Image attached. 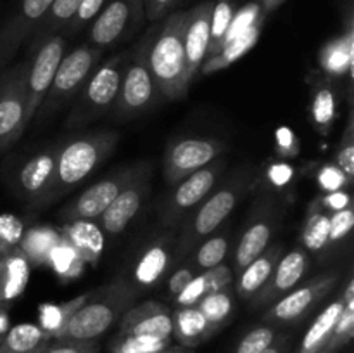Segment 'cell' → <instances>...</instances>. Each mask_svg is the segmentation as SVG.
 <instances>
[{
  "label": "cell",
  "instance_id": "cell-26",
  "mask_svg": "<svg viewBox=\"0 0 354 353\" xmlns=\"http://www.w3.org/2000/svg\"><path fill=\"white\" fill-rule=\"evenodd\" d=\"M30 277V262L19 248H14L0 258V307L7 305L24 293Z\"/></svg>",
  "mask_w": 354,
  "mask_h": 353
},
{
  "label": "cell",
  "instance_id": "cell-45",
  "mask_svg": "<svg viewBox=\"0 0 354 353\" xmlns=\"http://www.w3.org/2000/svg\"><path fill=\"white\" fill-rule=\"evenodd\" d=\"M317 183L324 192H334V190H344L346 187L351 185V180H348V176L341 172L335 163H327V165H322L317 172Z\"/></svg>",
  "mask_w": 354,
  "mask_h": 353
},
{
  "label": "cell",
  "instance_id": "cell-2",
  "mask_svg": "<svg viewBox=\"0 0 354 353\" xmlns=\"http://www.w3.org/2000/svg\"><path fill=\"white\" fill-rule=\"evenodd\" d=\"M187 10H175L156 24L149 45V66L156 85L168 100L182 99L189 92L192 82L187 73L185 48H183V26Z\"/></svg>",
  "mask_w": 354,
  "mask_h": 353
},
{
  "label": "cell",
  "instance_id": "cell-37",
  "mask_svg": "<svg viewBox=\"0 0 354 353\" xmlns=\"http://www.w3.org/2000/svg\"><path fill=\"white\" fill-rule=\"evenodd\" d=\"M88 294L90 293L82 294V296L75 298V300L68 301V303L64 305H44V307H40V324L38 325H40L52 339H55L61 334L64 325L68 324L71 315L85 303Z\"/></svg>",
  "mask_w": 354,
  "mask_h": 353
},
{
  "label": "cell",
  "instance_id": "cell-14",
  "mask_svg": "<svg viewBox=\"0 0 354 353\" xmlns=\"http://www.w3.org/2000/svg\"><path fill=\"white\" fill-rule=\"evenodd\" d=\"M26 71L28 61L0 75V151L10 147L26 132Z\"/></svg>",
  "mask_w": 354,
  "mask_h": 353
},
{
  "label": "cell",
  "instance_id": "cell-16",
  "mask_svg": "<svg viewBox=\"0 0 354 353\" xmlns=\"http://www.w3.org/2000/svg\"><path fill=\"white\" fill-rule=\"evenodd\" d=\"M151 163H138L133 179L123 187L116 199L109 204V208L99 218L104 232H107L109 235H118L128 227V224L137 217V213L147 199L149 192H151Z\"/></svg>",
  "mask_w": 354,
  "mask_h": 353
},
{
  "label": "cell",
  "instance_id": "cell-56",
  "mask_svg": "<svg viewBox=\"0 0 354 353\" xmlns=\"http://www.w3.org/2000/svg\"><path fill=\"white\" fill-rule=\"evenodd\" d=\"M280 3H283V0H259V7H261L263 14L273 12Z\"/></svg>",
  "mask_w": 354,
  "mask_h": 353
},
{
  "label": "cell",
  "instance_id": "cell-47",
  "mask_svg": "<svg viewBox=\"0 0 354 353\" xmlns=\"http://www.w3.org/2000/svg\"><path fill=\"white\" fill-rule=\"evenodd\" d=\"M354 225V213L353 206L346 208V210L335 211L330 213V246L339 244V242L344 241L349 234H351V228Z\"/></svg>",
  "mask_w": 354,
  "mask_h": 353
},
{
  "label": "cell",
  "instance_id": "cell-20",
  "mask_svg": "<svg viewBox=\"0 0 354 353\" xmlns=\"http://www.w3.org/2000/svg\"><path fill=\"white\" fill-rule=\"evenodd\" d=\"M213 7L214 2L207 0L187 10L185 26H183V48H185L187 73H189L190 82L196 80L201 66L207 57Z\"/></svg>",
  "mask_w": 354,
  "mask_h": 353
},
{
  "label": "cell",
  "instance_id": "cell-43",
  "mask_svg": "<svg viewBox=\"0 0 354 353\" xmlns=\"http://www.w3.org/2000/svg\"><path fill=\"white\" fill-rule=\"evenodd\" d=\"M106 2L107 0H83V2L80 3L75 16H73L71 21L68 23V26L64 28V37H73V35L85 30V28L92 23L93 17L100 12V9L106 6Z\"/></svg>",
  "mask_w": 354,
  "mask_h": 353
},
{
  "label": "cell",
  "instance_id": "cell-1",
  "mask_svg": "<svg viewBox=\"0 0 354 353\" xmlns=\"http://www.w3.org/2000/svg\"><path fill=\"white\" fill-rule=\"evenodd\" d=\"M254 179L252 166H241L187 215L182 221V234L178 241L180 255L192 253L201 241L216 232L227 221L245 194L251 190Z\"/></svg>",
  "mask_w": 354,
  "mask_h": 353
},
{
  "label": "cell",
  "instance_id": "cell-9",
  "mask_svg": "<svg viewBox=\"0 0 354 353\" xmlns=\"http://www.w3.org/2000/svg\"><path fill=\"white\" fill-rule=\"evenodd\" d=\"M68 40L64 35H50L30 47L26 71V109H24V127L33 123V118L50 89L57 66L64 57Z\"/></svg>",
  "mask_w": 354,
  "mask_h": 353
},
{
  "label": "cell",
  "instance_id": "cell-13",
  "mask_svg": "<svg viewBox=\"0 0 354 353\" xmlns=\"http://www.w3.org/2000/svg\"><path fill=\"white\" fill-rule=\"evenodd\" d=\"M280 224V211L277 201L272 196L265 194L256 201L249 220L245 224L244 232L239 239L234 251V269L235 275L242 272L254 258H258L270 246L277 227Z\"/></svg>",
  "mask_w": 354,
  "mask_h": 353
},
{
  "label": "cell",
  "instance_id": "cell-54",
  "mask_svg": "<svg viewBox=\"0 0 354 353\" xmlns=\"http://www.w3.org/2000/svg\"><path fill=\"white\" fill-rule=\"evenodd\" d=\"M290 345H292V338L289 334H283L279 332V336L275 338V341L268 346L263 353H289Z\"/></svg>",
  "mask_w": 354,
  "mask_h": 353
},
{
  "label": "cell",
  "instance_id": "cell-58",
  "mask_svg": "<svg viewBox=\"0 0 354 353\" xmlns=\"http://www.w3.org/2000/svg\"><path fill=\"white\" fill-rule=\"evenodd\" d=\"M7 317H6V308L0 307V336L7 331Z\"/></svg>",
  "mask_w": 354,
  "mask_h": 353
},
{
  "label": "cell",
  "instance_id": "cell-3",
  "mask_svg": "<svg viewBox=\"0 0 354 353\" xmlns=\"http://www.w3.org/2000/svg\"><path fill=\"white\" fill-rule=\"evenodd\" d=\"M137 287L127 277H118L95 293H90L55 339H97L102 336L128 308L133 307Z\"/></svg>",
  "mask_w": 354,
  "mask_h": 353
},
{
  "label": "cell",
  "instance_id": "cell-53",
  "mask_svg": "<svg viewBox=\"0 0 354 353\" xmlns=\"http://www.w3.org/2000/svg\"><path fill=\"white\" fill-rule=\"evenodd\" d=\"M277 147L283 156H296L299 152V141L290 128L282 127L277 130Z\"/></svg>",
  "mask_w": 354,
  "mask_h": 353
},
{
  "label": "cell",
  "instance_id": "cell-41",
  "mask_svg": "<svg viewBox=\"0 0 354 353\" xmlns=\"http://www.w3.org/2000/svg\"><path fill=\"white\" fill-rule=\"evenodd\" d=\"M335 165L341 168V172L348 176V180L354 179V120H353V102L349 100L348 123H346L344 134L335 151Z\"/></svg>",
  "mask_w": 354,
  "mask_h": 353
},
{
  "label": "cell",
  "instance_id": "cell-4",
  "mask_svg": "<svg viewBox=\"0 0 354 353\" xmlns=\"http://www.w3.org/2000/svg\"><path fill=\"white\" fill-rule=\"evenodd\" d=\"M120 135L113 130H95L59 144L57 173L52 203L95 172L116 147Z\"/></svg>",
  "mask_w": 354,
  "mask_h": 353
},
{
  "label": "cell",
  "instance_id": "cell-57",
  "mask_svg": "<svg viewBox=\"0 0 354 353\" xmlns=\"http://www.w3.org/2000/svg\"><path fill=\"white\" fill-rule=\"evenodd\" d=\"M156 353H196L194 352V348H187V346H182V345H169L166 346L165 350H159V352Z\"/></svg>",
  "mask_w": 354,
  "mask_h": 353
},
{
  "label": "cell",
  "instance_id": "cell-11",
  "mask_svg": "<svg viewBox=\"0 0 354 353\" xmlns=\"http://www.w3.org/2000/svg\"><path fill=\"white\" fill-rule=\"evenodd\" d=\"M144 17L142 0H107L88 24V44L102 52L114 47L130 38Z\"/></svg>",
  "mask_w": 354,
  "mask_h": 353
},
{
  "label": "cell",
  "instance_id": "cell-60",
  "mask_svg": "<svg viewBox=\"0 0 354 353\" xmlns=\"http://www.w3.org/2000/svg\"><path fill=\"white\" fill-rule=\"evenodd\" d=\"M320 353H337V352H334V350H328V348H324L322 350Z\"/></svg>",
  "mask_w": 354,
  "mask_h": 353
},
{
  "label": "cell",
  "instance_id": "cell-40",
  "mask_svg": "<svg viewBox=\"0 0 354 353\" xmlns=\"http://www.w3.org/2000/svg\"><path fill=\"white\" fill-rule=\"evenodd\" d=\"M279 336V329L275 325L261 324L252 327L251 331L245 332L232 353H263Z\"/></svg>",
  "mask_w": 354,
  "mask_h": 353
},
{
  "label": "cell",
  "instance_id": "cell-30",
  "mask_svg": "<svg viewBox=\"0 0 354 353\" xmlns=\"http://www.w3.org/2000/svg\"><path fill=\"white\" fill-rule=\"evenodd\" d=\"M61 241L62 237L52 227H35L23 232L17 248L31 265H44Z\"/></svg>",
  "mask_w": 354,
  "mask_h": 353
},
{
  "label": "cell",
  "instance_id": "cell-50",
  "mask_svg": "<svg viewBox=\"0 0 354 353\" xmlns=\"http://www.w3.org/2000/svg\"><path fill=\"white\" fill-rule=\"evenodd\" d=\"M197 273H199V270L196 269V265H194L192 262H187V263H183V265H180L168 279V294L169 296L175 298L176 294H178L180 291H182L183 287H185L187 284H189L190 280L197 275Z\"/></svg>",
  "mask_w": 354,
  "mask_h": 353
},
{
  "label": "cell",
  "instance_id": "cell-18",
  "mask_svg": "<svg viewBox=\"0 0 354 353\" xmlns=\"http://www.w3.org/2000/svg\"><path fill=\"white\" fill-rule=\"evenodd\" d=\"M54 0H19L16 9L0 26V69L9 64L23 42L31 37Z\"/></svg>",
  "mask_w": 354,
  "mask_h": 353
},
{
  "label": "cell",
  "instance_id": "cell-24",
  "mask_svg": "<svg viewBox=\"0 0 354 353\" xmlns=\"http://www.w3.org/2000/svg\"><path fill=\"white\" fill-rule=\"evenodd\" d=\"M283 255V248L280 244L268 246L258 258L252 260L244 270L237 275L235 293L241 300L249 301L266 282L275 269L277 262Z\"/></svg>",
  "mask_w": 354,
  "mask_h": 353
},
{
  "label": "cell",
  "instance_id": "cell-19",
  "mask_svg": "<svg viewBox=\"0 0 354 353\" xmlns=\"http://www.w3.org/2000/svg\"><path fill=\"white\" fill-rule=\"evenodd\" d=\"M308 266H310V255L301 246L299 248H294L287 255L280 256L272 275H270L268 282L249 300L251 301V307L258 308L266 307V305L270 307L272 303H275L279 298L292 291L303 280Z\"/></svg>",
  "mask_w": 354,
  "mask_h": 353
},
{
  "label": "cell",
  "instance_id": "cell-10",
  "mask_svg": "<svg viewBox=\"0 0 354 353\" xmlns=\"http://www.w3.org/2000/svg\"><path fill=\"white\" fill-rule=\"evenodd\" d=\"M227 151L228 145L214 137L173 138L162 156V175L169 185H175L185 176L221 158Z\"/></svg>",
  "mask_w": 354,
  "mask_h": 353
},
{
  "label": "cell",
  "instance_id": "cell-48",
  "mask_svg": "<svg viewBox=\"0 0 354 353\" xmlns=\"http://www.w3.org/2000/svg\"><path fill=\"white\" fill-rule=\"evenodd\" d=\"M206 294H207L206 280H204L203 272H199L192 280H190L189 284H187L185 287H183L182 291H180L178 294H176L175 298H173V301H175L176 308L178 307H196V305L199 303V301L203 300Z\"/></svg>",
  "mask_w": 354,
  "mask_h": 353
},
{
  "label": "cell",
  "instance_id": "cell-38",
  "mask_svg": "<svg viewBox=\"0 0 354 353\" xmlns=\"http://www.w3.org/2000/svg\"><path fill=\"white\" fill-rule=\"evenodd\" d=\"M173 343V338H154V336L123 334L118 332L109 341L111 353H156Z\"/></svg>",
  "mask_w": 354,
  "mask_h": 353
},
{
  "label": "cell",
  "instance_id": "cell-6",
  "mask_svg": "<svg viewBox=\"0 0 354 353\" xmlns=\"http://www.w3.org/2000/svg\"><path fill=\"white\" fill-rule=\"evenodd\" d=\"M128 55L130 52H120L97 66L95 71L75 97V104L68 114L66 127L71 130L85 127L90 121L106 116L107 113L113 111L118 92H120L121 80H123L124 66L128 62Z\"/></svg>",
  "mask_w": 354,
  "mask_h": 353
},
{
  "label": "cell",
  "instance_id": "cell-23",
  "mask_svg": "<svg viewBox=\"0 0 354 353\" xmlns=\"http://www.w3.org/2000/svg\"><path fill=\"white\" fill-rule=\"evenodd\" d=\"M322 73L332 80H339L348 76L349 83L353 82V64H354V33L353 24H348L344 35L327 42L322 47L318 55Z\"/></svg>",
  "mask_w": 354,
  "mask_h": 353
},
{
  "label": "cell",
  "instance_id": "cell-46",
  "mask_svg": "<svg viewBox=\"0 0 354 353\" xmlns=\"http://www.w3.org/2000/svg\"><path fill=\"white\" fill-rule=\"evenodd\" d=\"M41 353H100L97 339H52Z\"/></svg>",
  "mask_w": 354,
  "mask_h": 353
},
{
  "label": "cell",
  "instance_id": "cell-7",
  "mask_svg": "<svg viewBox=\"0 0 354 353\" xmlns=\"http://www.w3.org/2000/svg\"><path fill=\"white\" fill-rule=\"evenodd\" d=\"M100 61H102V51L92 47L90 44H83L73 48L71 52H66L33 121H45L61 107H64L69 100L75 99Z\"/></svg>",
  "mask_w": 354,
  "mask_h": 353
},
{
  "label": "cell",
  "instance_id": "cell-39",
  "mask_svg": "<svg viewBox=\"0 0 354 353\" xmlns=\"http://www.w3.org/2000/svg\"><path fill=\"white\" fill-rule=\"evenodd\" d=\"M234 3L228 0L214 2L213 14H211V26H209V48H207V57L216 54L227 40L228 28H230L232 19H234ZM206 57V59H207Z\"/></svg>",
  "mask_w": 354,
  "mask_h": 353
},
{
  "label": "cell",
  "instance_id": "cell-17",
  "mask_svg": "<svg viewBox=\"0 0 354 353\" xmlns=\"http://www.w3.org/2000/svg\"><path fill=\"white\" fill-rule=\"evenodd\" d=\"M59 144L37 152L21 165L16 173V185L24 199L33 206L52 203L57 173Z\"/></svg>",
  "mask_w": 354,
  "mask_h": 353
},
{
  "label": "cell",
  "instance_id": "cell-25",
  "mask_svg": "<svg viewBox=\"0 0 354 353\" xmlns=\"http://www.w3.org/2000/svg\"><path fill=\"white\" fill-rule=\"evenodd\" d=\"M171 338L187 348H196L214 336V331L197 307L175 308L171 311Z\"/></svg>",
  "mask_w": 354,
  "mask_h": 353
},
{
  "label": "cell",
  "instance_id": "cell-21",
  "mask_svg": "<svg viewBox=\"0 0 354 353\" xmlns=\"http://www.w3.org/2000/svg\"><path fill=\"white\" fill-rule=\"evenodd\" d=\"M120 332L123 334L171 338V310L158 301H144L128 308L120 318Z\"/></svg>",
  "mask_w": 354,
  "mask_h": 353
},
{
  "label": "cell",
  "instance_id": "cell-5",
  "mask_svg": "<svg viewBox=\"0 0 354 353\" xmlns=\"http://www.w3.org/2000/svg\"><path fill=\"white\" fill-rule=\"evenodd\" d=\"M154 31L156 24L138 40V44L128 55L116 104L111 111L114 120L121 123L142 116L159 106V102L165 99L159 87L156 85L151 66H149V45H151Z\"/></svg>",
  "mask_w": 354,
  "mask_h": 353
},
{
  "label": "cell",
  "instance_id": "cell-35",
  "mask_svg": "<svg viewBox=\"0 0 354 353\" xmlns=\"http://www.w3.org/2000/svg\"><path fill=\"white\" fill-rule=\"evenodd\" d=\"M83 0H54L48 12L45 14L44 19L37 24V28L31 33V45L50 37V35H57L64 31V28L68 26V23L75 16Z\"/></svg>",
  "mask_w": 354,
  "mask_h": 353
},
{
  "label": "cell",
  "instance_id": "cell-59",
  "mask_svg": "<svg viewBox=\"0 0 354 353\" xmlns=\"http://www.w3.org/2000/svg\"><path fill=\"white\" fill-rule=\"evenodd\" d=\"M48 343H50V341H48ZM48 343H47V345H48ZM47 345H44V346H40V348H37V350H33V352H30V353H41V352H44V350H45V346H47Z\"/></svg>",
  "mask_w": 354,
  "mask_h": 353
},
{
  "label": "cell",
  "instance_id": "cell-51",
  "mask_svg": "<svg viewBox=\"0 0 354 353\" xmlns=\"http://www.w3.org/2000/svg\"><path fill=\"white\" fill-rule=\"evenodd\" d=\"M318 208H322L327 213L346 210L353 204V197L348 190H334V192H325L324 196L315 201Z\"/></svg>",
  "mask_w": 354,
  "mask_h": 353
},
{
  "label": "cell",
  "instance_id": "cell-61",
  "mask_svg": "<svg viewBox=\"0 0 354 353\" xmlns=\"http://www.w3.org/2000/svg\"><path fill=\"white\" fill-rule=\"evenodd\" d=\"M145 2H147V0H142V3H144V6H145Z\"/></svg>",
  "mask_w": 354,
  "mask_h": 353
},
{
  "label": "cell",
  "instance_id": "cell-15",
  "mask_svg": "<svg viewBox=\"0 0 354 353\" xmlns=\"http://www.w3.org/2000/svg\"><path fill=\"white\" fill-rule=\"evenodd\" d=\"M137 168L138 165L124 166V168L107 175L106 179L97 180L95 183L86 187L76 199H73L68 206L62 208L59 218L64 224L99 220L104 211L109 208V204L116 199L118 194L123 190V187L133 179Z\"/></svg>",
  "mask_w": 354,
  "mask_h": 353
},
{
  "label": "cell",
  "instance_id": "cell-28",
  "mask_svg": "<svg viewBox=\"0 0 354 353\" xmlns=\"http://www.w3.org/2000/svg\"><path fill=\"white\" fill-rule=\"evenodd\" d=\"M169 265H171L169 246L166 242H158V244L151 246L135 265L133 284L142 287H154L156 284L165 279Z\"/></svg>",
  "mask_w": 354,
  "mask_h": 353
},
{
  "label": "cell",
  "instance_id": "cell-33",
  "mask_svg": "<svg viewBox=\"0 0 354 353\" xmlns=\"http://www.w3.org/2000/svg\"><path fill=\"white\" fill-rule=\"evenodd\" d=\"M196 307L203 311L207 324L211 325V329L216 334V332H220L232 320V317L235 314L234 287L230 286L221 291H214V293L206 294Z\"/></svg>",
  "mask_w": 354,
  "mask_h": 353
},
{
  "label": "cell",
  "instance_id": "cell-27",
  "mask_svg": "<svg viewBox=\"0 0 354 353\" xmlns=\"http://www.w3.org/2000/svg\"><path fill=\"white\" fill-rule=\"evenodd\" d=\"M261 26L263 21H259V23L248 28V30H245L244 33L239 35V37L228 40L216 54L211 55V57H207L206 61L203 62L199 73H203V75H211V73L221 71V69L228 68V66L234 64L235 61H239L242 55L248 54V52L258 44L259 35H261Z\"/></svg>",
  "mask_w": 354,
  "mask_h": 353
},
{
  "label": "cell",
  "instance_id": "cell-12",
  "mask_svg": "<svg viewBox=\"0 0 354 353\" xmlns=\"http://www.w3.org/2000/svg\"><path fill=\"white\" fill-rule=\"evenodd\" d=\"M339 282L337 272H327L313 277L308 282L294 287L282 298L270 305L263 315V322L270 325H289L303 320Z\"/></svg>",
  "mask_w": 354,
  "mask_h": 353
},
{
  "label": "cell",
  "instance_id": "cell-36",
  "mask_svg": "<svg viewBox=\"0 0 354 353\" xmlns=\"http://www.w3.org/2000/svg\"><path fill=\"white\" fill-rule=\"evenodd\" d=\"M71 225V232L68 234V242L75 248L78 256L85 262H97L102 253V235L92 227V221H75Z\"/></svg>",
  "mask_w": 354,
  "mask_h": 353
},
{
  "label": "cell",
  "instance_id": "cell-34",
  "mask_svg": "<svg viewBox=\"0 0 354 353\" xmlns=\"http://www.w3.org/2000/svg\"><path fill=\"white\" fill-rule=\"evenodd\" d=\"M328 235H330V213H327L313 203V206L310 208V213H308L306 224L303 227V235H301L303 248L308 253L320 255L330 248Z\"/></svg>",
  "mask_w": 354,
  "mask_h": 353
},
{
  "label": "cell",
  "instance_id": "cell-8",
  "mask_svg": "<svg viewBox=\"0 0 354 353\" xmlns=\"http://www.w3.org/2000/svg\"><path fill=\"white\" fill-rule=\"evenodd\" d=\"M225 168L227 161L218 158L175 183L159 210V221L162 227H175L182 224L187 215L213 192L214 187L220 183Z\"/></svg>",
  "mask_w": 354,
  "mask_h": 353
},
{
  "label": "cell",
  "instance_id": "cell-44",
  "mask_svg": "<svg viewBox=\"0 0 354 353\" xmlns=\"http://www.w3.org/2000/svg\"><path fill=\"white\" fill-rule=\"evenodd\" d=\"M23 224L12 215H0V258L17 248L23 235Z\"/></svg>",
  "mask_w": 354,
  "mask_h": 353
},
{
  "label": "cell",
  "instance_id": "cell-32",
  "mask_svg": "<svg viewBox=\"0 0 354 353\" xmlns=\"http://www.w3.org/2000/svg\"><path fill=\"white\" fill-rule=\"evenodd\" d=\"M230 246L232 230L228 227H220L216 232L207 235L204 241H201L199 244H197V248L194 249V258L190 260V262L196 265V269L199 270V272L213 269V266L225 262V258H227L228 253H230Z\"/></svg>",
  "mask_w": 354,
  "mask_h": 353
},
{
  "label": "cell",
  "instance_id": "cell-55",
  "mask_svg": "<svg viewBox=\"0 0 354 353\" xmlns=\"http://www.w3.org/2000/svg\"><path fill=\"white\" fill-rule=\"evenodd\" d=\"M292 176V170L287 165H277L270 170V179L272 182H275L277 185H283V183L289 182V179Z\"/></svg>",
  "mask_w": 354,
  "mask_h": 353
},
{
  "label": "cell",
  "instance_id": "cell-29",
  "mask_svg": "<svg viewBox=\"0 0 354 353\" xmlns=\"http://www.w3.org/2000/svg\"><path fill=\"white\" fill-rule=\"evenodd\" d=\"M342 308H344V303H342L341 296L332 301L330 305H327L304 334L297 353H320L330 339Z\"/></svg>",
  "mask_w": 354,
  "mask_h": 353
},
{
  "label": "cell",
  "instance_id": "cell-42",
  "mask_svg": "<svg viewBox=\"0 0 354 353\" xmlns=\"http://www.w3.org/2000/svg\"><path fill=\"white\" fill-rule=\"evenodd\" d=\"M354 336V303H344L341 315H339L335 327L332 331L330 339H328L325 348L339 352L342 346L348 345Z\"/></svg>",
  "mask_w": 354,
  "mask_h": 353
},
{
  "label": "cell",
  "instance_id": "cell-52",
  "mask_svg": "<svg viewBox=\"0 0 354 353\" xmlns=\"http://www.w3.org/2000/svg\"><path fill=\"white\" fill-rule=\"evenodd\" d=\"M176 3H178V0H147L144 6L145 17L151 23H158V21L165 19L171 12Z\"/></svg>",
  "mask_w": 354,
  "mask_h": 353
},
{
  "label": "cell",
  "instance_id": "cell-22",
  "mask_svg": "<svg viewBox=\"0 0 354 353\" xmlns=\"http://www.w3.org/2000/svg\"><path fill=\"white\" fill-rule=\"evenodd\" d=\"M310 121L320 135H330L332 127L337 118V87L335 80L328 78L324 73H313L310 80Z\"/></svg>",
  "mask_w": 354,
  "mask_h": 353
},
{
  "label": "cell",
  "instance_id": "cell-31",
  "mask_svg": "<svg viewBox=\"0 0 354 353\" xmlns=\"http://www.w3.org/2000/svg\"><path fill=\"white\" fill-rule=\"evenodd\" d=\"M52 341L38 324H19L0 336V353H30Z\"/></svg>",
  "mask_w": 354,
  "mask_h": 353
},
{
  "label": "cell",
  "instance_id": "cell-49",
  "mask_svg": "<svg viewBox=\"0 0 354 353\" xmlns=\"http://www.w3.org/2000/svg\"><path fill=\"white\" fill-rule=\"evenodd\" d=\"M204 280H206V289L207 294L214 293V291H221L225 287H230L234 284L235 273L234 269L227 263H220V265L207 269L203 272Z\"/></svg>",
  "mask_w": 354,
  "mask_h": 353
}]
</instances>
